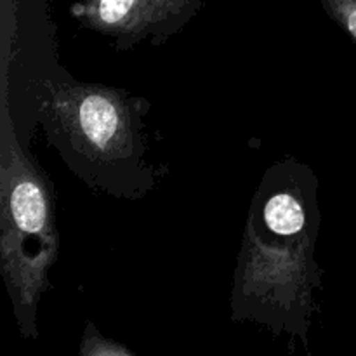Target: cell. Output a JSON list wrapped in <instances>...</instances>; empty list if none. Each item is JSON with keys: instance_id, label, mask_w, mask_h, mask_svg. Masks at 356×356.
Here are the masks:
<instances>
[{"instance_id": "5", "label": "cell", "mask_w": 356, "mask_h": 356, "mask_svg": "<svg viewBox=\"0 0 356 356\" xmlns=\"http://www.w3.org/2000/svg\"><path fill=\"white\" fill-rule=\"evenodd\" d=\"M320 183L313 169L296 159L275 162L261 177L247 221L271 243L318 240Z\"/></svg>"}, {"instance_id": "4", "label": "cell", "mask_w": 356, "mask_h": 356, "mask_svg": "<svg viewBox=\"0 0 356 356\" xmlns=\"http://www.w3.org/2000/svg\"><path fill=\"white\" fill-rule=\"evenodd\" d=\"M0 14V108L30 149L42 87L61 66L58 30L49 0H2Z\"/></svg>"}, {"instance_id": "2", "label": "cell", "mask_w": 356, "mask_h": 356, "mask_svg": "<svg viewBox=\"0 0 356 356\" xmlns=\"http://www.w3.org/2000/svg\"><path fill=\"white\" fill-rule=\"evenodd\" d=\"M59 247L52 181L0 108V271L24 339L38 336V305Z\"/></svg>"}, {"instance_id": "7", "label": "cell", "mask_w": 356, "mask_h": 356, "mask_svg": "<svg viewBox=\"0 0 356 356\" xmlns=\"http://www.w3.org/2000/svg\"><path fill=\"white\" fill-rule=\"evenodd\" d=\"M80 356H134L136 353L129 350L125 344L111 341L104 337L99 330L96 329L92 322L86 323L83 329L82 343H80Z\"/></svg>"}, {"instance_id": "1", "label": "cell", "mask_w": 356, "mask_h": 356, "mask_svg": "<svg viewBox=\"0 0 356 356\" xmlns=\"http://www.w3.org/2000/svg\"><path fill=\"white\" fill-rule=\"evenodd\" d=\"M152 104L125 89L75 79L65 66L44 83L38 125L65 165L92 191L138 202L165 174L146 160Z\"/></svg>"}, {"instance_id": "3", "label": "cell", "mask_w": 356, "mask_h": 356, "mask_svg": "<svg viewBox=\"0 0 356 356\" xmlns=\"http://www.w3.org/2000/svg\"><path fill=\"white\" fill-rule=\"evenodd\" d=\"M315 249L316 240L266 242L247 221L229 298L233 322L259 323L308 350L315 292L323 285Z\"/></svg>"}, {"instance_id": "6", "label": "cell", "mask_w": 356, "mask_h": 356, "mask_svg": "<svg viewBox=\"0 0 356 356\" xmlns=\"http://www.w3.org/2000/svg\"><path fill=\"white\" fill-rule=\"evenodd\" d=\"M204 0H79L70 16L86 30L111 40L115 51L148 42L162 45L179 35Z\"/></svg>"}, {"instance_id": "8", "label": "cell", "mask_w": 356, "mask_h": 356, "mask_svg": "<svg viewBox=\"0 0 356 356\" xmlns=\"http://www.w3.org/2000/svg\"><path fill=\"white\" fill-rule=\"evenodd\" d=\"M327 16L356 42V0H318Z\"/></svg>"}]
</instances>
